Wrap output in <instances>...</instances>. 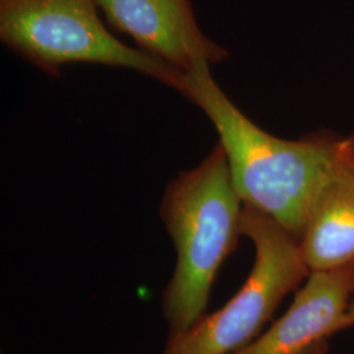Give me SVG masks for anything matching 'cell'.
I'll return each mask as SVG.
<instances>
[{"mask_svg":"<svg viewBox=\"0 0 354 354\" xmlns=\"http://www.w3.org/2000/svg\"><path fill=\"white\" fill-rule=\"evenodd\" d=\"M354 327V294L349 301V304L346 306V310L344 313V317L342 320V329L351 328Z\"/></svg>","mask_w":354,"mask_h":354,"instance_id":"8","label":"cell"},{"mask_svg":"<svg viewBox=\"0 0 354 354\" xmlns=\"http://www.w3.org/2000/svg\"><path fill=\"white\" fill-rule=\"evenodd\" d=\"M96 0H0V39L51 75L64 64L134 70L183 92L184 74L133 49L104 26Z\"/></svg>","mask_w":354,"mask_h":354,"instance_id":"3","label":"cell"},{"mask_svg":"<svg viewBox=\"0 0 354 354\" xmlns=\"http://www.w3.org/2000/svg\"><path fill=\"white\" fill-rule=\"evenodd\" d=\"M106 23L138 49L181 74L200 62L216 64L226 49L205 36L189 0H96Z\"/></svg>","mask_w":354,"mask_h":354,"instance_id":"5","label":"cell"},{"mask_svg":"<svg viewBox=\"0 0 354 354\" xmlns=\"http://www.w3.org/2000/svg\"><path fill=\"white\" fill-rule=\"evenodd\" d=\"M342 153L345 159L354 165V133L351 137L342 140Z\"/></svg>","mask_w":354,"mask_h":354,"instance_id":"9","label":"cell"},{"mask_svg":"<svg viewBox=\"0 0 354 354\" xmlns=\"http://www.w3.org/2000/svg\"><path fill=\"white\" fill-rule=\"evenodd\" d=\"M299 248L310 273L354 266V165L344 153L317 193Z\"/></svg>","mask_w":354,"mask_h":354,"instance_id":"7","label":"cell"},{"mask_svg":"<svg viewBox=\"0 0 354 354\" xmlns=\"http://www.w3.org/2000/svg\"><path fill=\"white\" fill-rule=\"evenodd\" d=\"M243 207L219 143L165 188L160 216L177 253L162 292L169 335L187 330L205 314L216 273L241 236Z\"/></svg>","mask_w":354,"mask_h":354,"instance_id":"2","label":"cell"},{"mask_svg":"<svg viewBox=\"0 0 354 354\" xmlns=\"http://www.w3.org/2000/svg\"><path fill=\"white\" fill-rule=\"evenodd\" d=\"M354 294V266L311 272L288 311L266 333L231 354H307L342 330Z\"/></svg>","mask_w":354,"mask_h":354,"instance_id":"6","label":"cell"},{"mask_svg":"<svg viewBox=\"0 0 354 354\" xmlns=\"http://www.w3.org/2000/svg\"><path fill=\"white\" fill-rule=\"evenodd\" d=\"M181 95L213 122L243 205L299 241L317 193L342 159L344 138L326 133L285 140L266 133L228 99L207 62L184 74Z\"/></svg>","mask_w":354,"mask_h":354,"instance_id":"1","label":"cell"},{"mask_svg":"<svg viewBox=\"0 0 354 354\" xmlns=\"http://www.w3.org/2000/svg\"><path fill=\"white\" fill-rule=\"evenodd\" d=\"M241 232L252 241L254 263L239 291L213 314H203L190 328L169 335L163 354H231L253 342L290 291L310 270L299 241L254 209L243 207Z\"/></svg>","mask_w":354,"mask_h":354,"instance_id":"4","label":"cell"},{"mask_svg":"<svg viewBox=\"0 0 354 354\" xmlns=\"http://www.w3.org/2000/svg\"><path fill=\"white\" fill-rule=\"evenodd\" d=\"M326 352H327V342L319 344L310 353L307 354H326Z\"/></svg>","mask_w":354,"mask_h":354,"instance_id":"10","label":"cell"}]
</instances>
